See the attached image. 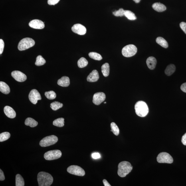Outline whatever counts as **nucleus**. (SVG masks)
I'll list each match as a JSON object with an SVG mask.
<instances>
[{"mask_svg":"<svg viewBox=\"0 0 186 186\" xmlns=\"http://www.w3.org/2000/svg\"><path fill=\"white\" fill-rule=\"evenodd\" d=\"M37 180L39 186H49L53 182V178L50 174L41 172L38 174Z\"/></svg>","mask_w":186,"mask_h":186,"instance_id":"nucleus-1","label":"nucleus"},{"mask_svg":"<svg viewBox=\"0 0 186 186\" xmlns=\"http://www.w3.org/2000/svg\"><path fill=\"white\" fill-rule=\"evenodd\" d=\"M118 174L121 177L126 176L132 170V167L130 163L127 161H123L119 163L118 166Z\"/></svg>","mask_w":186,"mask_h":186,"instance_id":"nucleus-2","label":"nucleus"},{"mask_svg":"<svg viewBox=\"0 0 186 186\" xmlns=\"http://www.w3.org/2000/svg\"><path fill=\"white\" fill-rule=\"evenodd\" d=\"M135 113L137 116L144 117L147 116L149 112V108L146 103L143 101H139L135 105Z\"/></svg>","mask_w":186,"mask_h":186,"instance_id":"nucleus-3","label":"nucleus"},{"mask_svg":"<svg viewBox=\"0 0 186 186\" xmlns=\"http://www.w3.org/2000/svg\"><path fill=\"white\" fill-rule=\"evenodd\" d=\"M35 44V41L32 38H26L22 39L18 45V49L20 51H23L32 47Z\"/></svg>","mask_w":186,"mask_h":186,"instance_id":"nucleus-4","label":"nucleus"},{"mask_svg":"<svg viewBox=\"0 0 186 186\" xmlns=\"http://www.w3.org/2000/svg\"><path fill=\"white\" fill-rule=\"evenodd\" d=\"M137 52L136 46L133 44H129L123 48L122 55L126 57H130L135 55Z\"/></svg>","mask_w":186,"mask_h":186,"instance_id":"nucleus-5","label":"nucleus"},{"mask_svg":"<svg viewBox=\"0 0 186 186\" xmlns=\"http://www.w3.org/2000/svg\"><path fill=\"white\" fill-rule=\"evenodd\" d=\"M58 138L55 135H51L44 137L40 141L39 145L41 147H46L55 144L57 142Z\"/></svg>","mask_w":186,"mask_h":186,"instance_id":"nucleus-6","label":"nucleus"},{"mask_svg":"<svg viewBox=\"0 0 186 186\" xmlns=\"http://www.w3.org/2000/svg\"><path fill=\"white\" fill-rule=\"evenodd\" d=\"M62 155L61 151L56 150L47 152L44 154V157L46 160H53L60 158Z\"/></svg>","mask_w":186,"mask_h":186,"instance_id":"nucleus-7","label":"nucleus"},{"mask_svg":"<svg viewBox=\"0 0 186 186\" xmlns=\"http://www.w3.org/2000/svg\"><path fill=\"white\" fill-rule=\"evenodd\" d=\"M157 161L159 163H172L173 160L169 154L162 152L159 154L157 157Z\"/></svg>","mask_w":186,"mask_h":186,"instance_id":"nucleus-8","label":"nucleus"},{"mask_svg":"<svg viewBox=\"0 0 186 186\" xmlns=\"http://www.w3.org/2000/svg\"><path fill=\"white\" fill-rule=\"evenodd\" d=\"M67 171L71 174L79 176H84L85 175V172L84 170L77 165L70 166L68 168Z\"/></svg>","mask_w":186,"mask_h":186,"instance_id":"nucleus-9","label":"nucleus"},{"mask_svg":"<svg viewBox=\"0 0 186 186\" xmlns=\"http://www.w3.org/2000/svg\"><path fill=\"white\" fill-rule=\"evenodd\" d=\"M29 98L30 102L35 104H37L38 100L41 99L40 93L36 89H33L30 91L29 95Z\"/></svg>","mask_w":186,"mask_h":186,"instance_id":"nucleus-10","label":"nucleus"},{"mask_svg":"<svg viewBox=\"0 0 186 186\" xmlns=\"http://www.w3.org/2000/svg\"><path fill=\"white\" fill-rule=\"evenodd\" d=\"M106 99V95L102 92L95 93L93 98V102L96 105H100Z\"/></svg>","mask_w":186,"mask_h":186,"instance_id":"nucleus-11","label":"nucleus"},{"mask_svg":"<svg viewBox=\"0 0 186 186\" xmlns=\"http://www.w3.org/2000/svg\"><path fill=\"white\" fill-rule=\"evenodd\" d=\"M72 30L74 33L80 35H84L87 31L86 28L79 24H75L72 26Z\"/></svg>","mask_w":186,"mask_h":186,"instance_id":"nucleus-12","label":"nucleus"},{"mask_svg":"<svg viewBox=\"0 0 186 186\" xmlns=\"http://www.w3.org/2000/svg\"><path fill=\"white\" fill-rule=\"evenodd\" d=\"M11 76L14 79L19 82H25L27 78L25 74L19 71H14L11 72Z\"/></svg>","mask_w":186,"mask_h":186,"instance_id":"nucleus-13","label":"nucleus"},{"mask_svg":"<svg viewBox=\"0 0 186 186\" xmlns=\"http://www.w3.org/2000/svg\"><path fill=\"white\" fill-rule=\"evenodd\" d=\"M29 25L30 27L35 29H41L44 27V22L38 19L32 20L30 22Z\"/></svg>","mask_w":186,"mask_h":186,"instance_id":"nucleus-14","label":"nucleus"},{"mask_svg":"<svg viewBox=\"0 0 186 186\" xmlns=\"http://www.w3.org/2000/svg\"><path fill=\"white\" fill-rule=\"evenodd\" d=\"M99 78L98 72L97 70H94L90 73L87 78V80L89 82L97 81Z\"/></svg>","mask_w":186,"mask_h":186,"instance_id":"nucleus-15","label":"nucleus"},{"mask_svg":"<svg viewBox=\"0 0 186 186\" xmlns=\"http://www.w3.org/2000/svg\"><path fill=\"white\" fill-rule=\"evenodd\" d=\"M4 112L6 116L10 118L13 119L16 117V113L11 107L6 106L4 108Z\"/></svg>","mask_w":186,"mask_h":186,"instance_id":"nucleus-16","label":"nucleus"},{"mask_svg":"<svg viewBox=\"0 0 186 186\" xmlns=\"http://www.w3.org/2000/svg\"><path fill=\"white\" fill-rule=\"evenodd\" d=\"M146 63L148 67L151 70L154 69L157 64V61L154 57H150L147 58Z\"/></svg>","mask_w":186,"mask_h":186,"instance_id":"nucleus-17","label":"nucleus"},{"mask_svg":"<svg viewBox=\"0 0 186 186\" xmlns=\"http://www.w3.org/2000/svg\"><path fill=\"white\" fill-rule=\"evenodd\" d=\"M57 84L60 86L67 87L69 86L70 84L69 78L68 77H62L61 78L58 80Z\"/></svg>","mask_w":186,"mask_h":186,"instance_id":"nucleus-18","label":"nucleus"},{"mask_svg":"<svg viewBox=\"0 0 186 186\" xmlns=\"http://www.w3.org/2000/svg\"><path fill=\"white\" fill-rule=\"evenodd\" d=\"M152 7L155 11L159 12H162L165 11L167 8L163 4L160 3L153 4Z\"/></svg>","mask_w":186,"mask_h":186,"instance_id":"nucleus-19","label":"nucleus"},{"mask_svg":"<svg viewBox=\"0 0 186 186\" xmlns=\"http://www.w3.org/2000/svg\"><path fill=\"white\" fill-rule=\"evenodd\" d=\"M0 91L3 94H8L10 92L9 87L5 82H0Z\"/></svg>","mask_w":186,"mask_h":186,"instance_id":"nucleus-20","label":"nucleus"},{"mask_svg":"<svg viewBox=\"0 0 186 186\" xmlns=\"http://www.w3.org/2000/svg\"><path fill=\"white\" fill-rule=\"evenodd\" d=\"M176 70L175 66L173 64H170L168 66L165 70V73L167 76H170L175 72Z\"/></svg>","mask_w":186,"mask_h":186,"instance_id":"nucleus-21","label":"nucleus"},{"mask_svg":"<svg viewBox=\"0 0 186 186\" xmlns=\"http://www.w3.org/2000/svg\"><path fill=\"white\" fill-rule=\"evenodd\" d=\"M102 72L103 75L105 77H108L110 73V66L108 63L103 64L102 67Z\"/></svg>","mask_w":186,"mask_h":186,"instance_id":"nucleus-22","label":"nucleus"},{"mask_svg":"<svg viewBox=\"0 0 186 186\" xmlns=\"http://www.w3.org/2000/svg\"><path fill=\"white\" fill-rule=\"evenodd\" d=\"M25 124L27 126L33 128V127L37 126L38 124L37 121L31 118H28L26 119Z\"/></svg>","mask_w":186,"mask_h":186,"instance_id":"nucleus-23","label":"nucleus"},{"mask_svg":"<svg viewBox=\"0 0 186 186\" xmlns=\"http://www.w3.org/2000/svg\"><path fill=\"white\" fill-rule=\"evenodd\" d=\"M156 41L157 44H159L162 47L165 48L168 47V44L165 39L162 37H158L157 38Z\"/></svg>","mask_w":186,"mask_h":186,"instance_id":"nucleus-24","label":"nucleus"},{"mask_svg":"<svg viewBox=\"0 0 186 186\" xmlns=\"http://www.w3.org/2000/svg\"><path fill=\"white\" fill-rule=\"evenodd\" d=\"M124 16H126L127 19L129 20L133 21L137 19V17L135 16V14L132 12L129 11V10H126L124 11Z\"/></svg>","mask_w":186,"mask_h":186,"instance_id":"nucleus-25","label":"nucleus"},{"mask_svg":"<svg viewBox=\"0 0 186 186\" xmlns=\"http://www.w3.org/2000/svg\"><path fill=\"white\" fill-rule=\"evenodd\" d=\"M25 185L24 180L21 175L17 174L16 177V186H24Z\"/></svg>","mask_w":186,"mask_h":186,"instance_id":"nucleus-26","label":"nucleus"},{"mask_svg":"<svg viewBox=\"0 0 186 186\" xmlns=\"http://www.w3.org/2000/svg\"><path fill=\"white\" fill-rule=\"evenodd\" d=\"M88 64V61L85 58L82 57L78 60V65L80 68H83L87 66Z\"/></svg>","mask_w":186,"mask_h":186,"instance_id":"nucleus-27","label":"nucleus"},{"mask_svg":"<svg viewBox=\"0 0 186 186\" xmlns=\"http://www.w3.org/2000/svg\"><path fill=\"white\" fill-rule=\"evenodd\" d=\"M64 118H59L54 120L53 121V124L54 126L62 127L64 126Z\"/></svg>","mask_w":186,"mask_h":186,"instance_id":"nucleus-28","label":"nucleus"},{"mask_svg":"<svg viewBox=\"0 0 186 186\" xmlns=\"http://www.w3.org/2000/svg\"><path fill=\"white\" fill-rule=\"evenodd\" d=\"M63 106V104L57 102H54L50 104V107L52 110L54 111L58 110L59 109L62 108Z\"/></svg>","mask_w":186,"mask_h":186,"instance_id":"nucleus-29","label":"nucleus"},{"mask_svg":"<svg viewBox=\"0 0 186 186\" xmlns=\"http://www.w3.org/2000/svg\"><path fill=\"white\" fill-rule=\"evenodd\" d=\"M46 61L45 59L42 57L41 56L39 55L36 58L35 65L37 66H41L43 65L46 63Z\"/></svg>","mask_w":186,"mask_h":186,"instance_id":"nucleus-30","label":"nucleus"},{"mask_svg":"<svg viewBox=\"0 0 186 186\" xmlns=\"http://www.w3.org/2000/svg\"><path fill=\"white\" fill-rule=\"evenodd\" d=\"M89 57L93 59L97 60H100L102 58L100 54L95 52H91L89 54Z\"/></svg>","mask_w":186,"mask_h":186,"instance_id":"nucleus-31","label":"nucleus"},{"mask_svg":"<svg viewBox=\"0 0 186 186\" xmlns=\"http://www.w3.org/2000/svg\"><path fill=\"white\" fill-rule=\"evenodd\" d=\"M11 137V134L9 132H4L0 134V142H3L9 139Z\"/></svg>","mask_w":186,"mask_h":186,"instance_id":"nucleus-32","label":"nucleus"},{"mask_svg":"<svg viewBox=\"0 0 186 186\" xmlns=\"http://www.w3.org/2000/svg\"><path fill=\"white\" fill-rule=\"evenodd\" d=\"M45 95L46 98L50 100L54 99L56 97L55 92L53 91H50L49 92H45Z\"/></svg>","mask_w":186,"mask_h":186,"instance_id":"nucleus-33","label":"nucleus"},{"mask_svg":"<svg viewBox=\"0 0 186 186\" xmlns=\"http://www.w3.org/2000/svg\"><path fill=\"white\" fill-rule=\"evenodd\" d=\"M111 128L112 129V132L115 135L117 136L119 134V129L116 123L114 122L111 123Z\"/></svg>","mask_w":186,"mask_h":186,"instance_id":"nucleus-34","label":"nucleus"},{"mask_svg":"<svg viewBox=\"0 0 186 186\" xmlns=\"http://www.w3.org/2000/svg\"><path fill=\"white\" fill-rule=\"evenodd\" d=\"M124 10L123 9H119L118 11H116L113 12V15L116 17H122L124 16Z\"/></svg>","mask_w":186,"mask_h":186,"instance_id":"nucleus-35","label":"nucleus"},{"mask_svg":"<svg viewBox=\"0 0 186 186\" xmlns=\"http://www.w3.org/2000/svg\"><path fill=\"white\" fill-rule=\"evenodd\" d=\"M4 48V42L2 39H0V54L3 53Z\"/></svg>","mask_w":186,"mask_h":186,"instance_id":"nucleus-36","label":"nucleus"},{"mask_svg":"<svg viewBox=\"0 0 186 186\" xmlns=\"http://www.w3.org/2000/svg\"><path fill=\"white\" fill-rule=\"evenodd\" d=\"M180 26L182 30L186 34V23L185 22H182L180 23Z\"/></svg>","mask_w":186,"mask_h":186,"instance_id":"nucleus-37","label":"nucleus"},{"mask_svg":"<svg viewBox=\"0 0 186 186\" xmlns=\"http://www.w3.org/2000/svg\"><path fill=\"white\" fill-rule=\"evenodd\" d=\"M60 1V0H48V3L49 5H55Z\"/></svg>","mask_w":186,"mask_h":186,"instance_id":"nucleus-38","label":"nucleus"},{"mask_svg":"<svg viewBox=\"0 0 186 186\" xmlns=\"http://www.w3.org/2000/svg\"><path fill=\"white\" fill-rule=\"evenodd\" d=\"M92 158L94 159H98L100 158L101 156L100 154L98 153H94L92 155Z\"/></svg>","mask_w":186,"mask_h":186,"instance_id":"nucleus-39","label":"nucleus"},{"mask_svg":"<svg viewBox=\"0 0 186 186\" xmlns=\"http://www.w3.org/2000/svg\"><path fill=\"white\" fill-rule=\"evenodd\" d=\"M5 177L4 173L1 170H0V180L3 181L4 180Z\"/></svg>","mask_w":186,"mask_h":186,"instance_id":"nucleus-40","label":"nucleus"},{"mask_svg":"<svg viewBox=\"0 0 186 186\" xmlns=\"http://www.w3.org/2000/svg\"><path fill=\"white\" fill-rule=\"evenodd\" d=\"M181 141L183 145H186V133L182 137Z\"/></svg>","mask_w":186,"mask_h":186,"instance_id":"nucleus-41","label":"nucleus"},{"mask_svg":"<svg viewBox=\"0 0 186 186\" xmlns=\"http://www.w3.org/2000/svg\"><path fill=\"white\" fill-rule=\"evenodd\" d=\"M181 89L183 92L186 93V82L182 84Z\"/></svg>","mask_w":186,"mask_h":186,"instance_id":"nucleus-42","label":"nucleus"},{"mask_svg":"<svg viewBox=\"0 0 186 186\" xmlns=\"http://www.w3.org/2000/svg\"><path fill=\"white\" fill-rule=\"evenodd\" d=\"M103 182L105 186H111L110 184L107 181V180L104 179L103 180Z\"/></svg>","mask_w":186,"mask_h":186,"instance_id":"nucleus-43","label":"nucleus"},{"mask_svg":"<svg viewBox=\"0 0 186 186\" xmlns=\"http://www.w3.org/2000/svg\"><path fill=\"white\" fill-rule=\"evenodd\" d=\"M135 3H138L140 2L141 0H133Z\"/></svg>","mask_w":186,"mask_h":186,"instance_id":"nucleus-44","label":"nucleus"},{"mask_svg":"<svg viewBox=\"0 0 186 186\" xmlns=\"http://www.w3.org/2000/svg\"><path fill=\"white\" fill-rule=\"evenodd\" d=\"M104 104H106V102H104Z\"/></svg>","mask_w":186,"mask_h":186,"instance_id":"nucleus-45","label":"nucleus"},{"mask_svg":"<svg viewBox=\"0 0 186 186\" xmlns=\"http://www.w3.org/2000/svg\"><path fill=\"white\" fill-rule=\"evenodd\" d=\"M111 131H112V130H111Z\"/></svg>","mask_w":186,"mask_h":186,"instance_id":"nucleus-46","label":"nucleus"}]
</instances>
